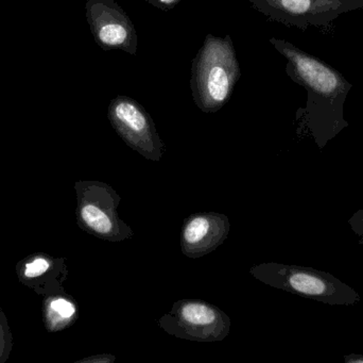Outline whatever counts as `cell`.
<instances>
[{"label": "cell", "mask_w": 363, "mask_h": 363, "mask_svg": "<svg viewBox=\"0 0 363 363\" xmlns=\"http://www.w3.org/2000/svg\"><path fill=\"white\" fill-rule=\"evenodd\" d=\"M51 266H52V264H51L50 260L42 257L35 258V259L28 262L23 266V277L27 279L38 278V277H40L45 273L48 272Z\"/></svg>", "instance_id": "8fae6325"}, {"label": "cell", "mask_w": 363, "mask_h": 363, "mask_svg": "<svg viewBox=\"0 0 363 363\" xmlns=\"http://www.w3.org/2000/svg\"><path fill=\"white\" fill-rule=\"evenodd\" d=\"M271 21L298 29L323 27L363 8V0H247Z\"/></svg>", "instance_id": "52a82bcc"}, {"label": "cell", "mask_w": 363, "mask_h": 363, "mask_svg": "<svg viewBox=\"0 0 363 363\" xmlns=\"http://www.w3.org/2000/svg\"><path fill=\"white\" fill-rule=\"evenodd\" d=\"M345 363H363V355L358 354H350L345 356Z\"/></svg>", "instance_id": "9a60e30c"}, {"label": "cell", "mask_w": 363, "mask_h": 363, "mask_svg": "<svg viewBox=\"0 0 363 363\" xmlns=\"http://www.w3.org/2000/svg\"><path fill=\"white\" fill-rule=\"evenodd\" d=\"M148 4H152L160 10L170 11L176 8L182 0H146Z\"/></svg>", "instance_id": "4fadbf2b"}, {"label": "cell", "mask_w": 363, "mask_h": 363, "mask_svg": "<svg viewBox=\"0 0 363 363\" xmlns=\"http://www.w3.org/2000/svg\"><path fill=\"white\" fill-rule=\"evenodd\" d=\"M77 315V308L74 303L64 298H55L50 300L47 307L50 328L53 330H61L69 325Z\"/></svg>", "instance_id": "30bf717a"}, {"label": "cell", "mask_w": 363, "mask_h": 363, "mask_svg": "<svg viewBox=\"0 0 363 363\" xmlns=\"http://www.w3.org/2000/svg\"><path fill=\"white\" fill-rule=\"evenodd\" d=\"M240 76L230 36L207 34L191 63L190 90L194 104L202 112H218L232 97Z\"/></svg>", "instance_id": "7a4b0ae2"}, {"label": "cell", "mask_w": 363, "mask_h": 363, "mask_svg": "<svg viewBox=\"0 0 363 363\" xmlns=\"http://www.w3.org/2000/svg\"><path fill=\"white\" fill-rule=\"evenodd\" d=\"M111 125L125 144L151 161H161L166 146L148 111L133 98L118 95L108 109Z\"/></svg>", "instance_id": "8992f818"}, {"label": "cell", "mask_w": 363, "mask_h": 363, "mask_svg": "<svg viewBox=\"0 0 363 363\" xmlns=\"http://www.w3.org/2000/svg\"><path fill=\"white\" fill-rule=\"evenodd\" d=\"M270 43L287 59L286 74L308 94L303 124L322 151L350 126L345 104L353 85L336 68L292 43L277 38Z\"/></svg>", "instance_id": "6da1fadb"}, {"label": "cell", "mask_w": 363, "mask_h": 363, "mask_svg": "<svg viewBox=\"0 0 363 363\" xmlns=\"http://www.w3.org/2000/svg\"><path fill=\"white\" fill-rule=\"evenodd\" d=\"M157 325L172 336L196 342L223 341L230 332L232 321L219 307L201 300H181Z\"/></svg>", "instance_id": "5b68a950"}, {"label": "cell", "mask_w": 363, "mask_h": 363, "mask_svg": "<svg viewBox=\"0 0 363 363\" xmlns=\"http://www.w3.org/2000/svg\"><path fill=\"white\" fill-rule=\"evenodd\" d=\"M250 274L264 285L330 306H355L360 294L330 273L308 266L264 262Z\"/></svg>", "instance_id": "3957f363"}, {"label": "cell", "mask_w": 363, "mask_h": 363, "mask_svg": "<svg viewBox=\"0 0 363 363\" xmlns=\"http://www.w3.org/2000/svg\"><path fill=\"white\" fill-rule=\"evenodd\" d=\"M77 217L83 230L108 242L132 239L133 230L118 215L121 198L108 183L80 181L76 183Z\"/></svg>", "instance_id": "277c9868"}, {"label": "cell", "mask_w": 363, "mask_h": 363, "mask_svg": "<svg viewBox=\"0 0 363 363\" xmlns=\"http://www.w3.org/2000/svg\"><path fill=\"white\" fill-rule=\"evenodd\" d=\"M116 360V357L111 354H102V355L91 356L81 360V363H112Z\"/></svg>", "instance_id": "5bb4252c"}, {"label": "cell", "mask_w": 363, "mask_h": 363, "mask_svg": "<svg viewBox=\"0 0 363 363\" xmlns=\"http://www.w3.org/2000/svg\"><path fill=\"white\" fill-rule=\"evenodd\" d=\"M230 229L226 215L211 211L194 213L185 220L182 228V253L191 259L208 255L223 244Z\"/></svg>", "instance_id": "9c48e42d"}, {"label": "cell", "mask_w": 363, "mask_h": 363, "mask_svg": "<svg viewBox=\"0 0 363 363\" xmlns=\"http://www.w3.org/2000/svg\"><path fill=\"white\" fill-rule=\"evenodd\" d=\"M347 224H349L351 229L355 232L356 236L359 237L358 243L363 246V208L356 211V212L350 217Z\"/></svg>", "instance_id": "7c38bea8"}, {"label": "cell", "mask_w": 363, "mask_h": 363, "mask_svg": "<svg viewBox=\"0 0 363 363\" xmlns=\"http://www.w3.org/2000/svg\"><path fill=\"white\" fill-rule=\"evenodd\" d=\"M86 19L94 40L104 50L136 55L138 36L133 21L115 0H87Z\"/></svg>", "instance_id": "ba28073f"}]
</instances>
